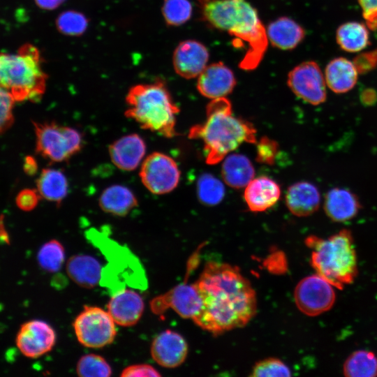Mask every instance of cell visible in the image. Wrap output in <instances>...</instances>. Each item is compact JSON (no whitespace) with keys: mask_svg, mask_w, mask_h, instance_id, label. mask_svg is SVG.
Instances as JSON below:
<instances>
[{"mask_svg":"<svg viewBox=\"0 0 377 377\" xmlns=\"http://www.w3.org/2000/svg\"><path fill=\"white\" fill-rule=\"evenodd\" d=\"M195 284L202 306L193 320L214 335L244 326L256 313L255 290L237 267L209 261Z\"/></svg>","mask_w":377,"mask_h":377,"instance_id":"6da1fadb","label":"cell"},{"mask_svg":"<svg viewBox=\"0 0 377 377\" xmlns=\"http://www.w3.org/2000/svg\"><path fill=\"white\" fill-rule=\"evenodd\" d=\"M202 20L211 27L228 32L248 45L239 64L244 71L254 70L268 45L266 29L256 9L246 0H198Z\"/></svg>","mask_w":377,"mask_h":377,"instance_id":"7a4b0ae2","label":"cell"},{"mask_svg":"<svg viewBox=\"0 0 377 377\" xmlns=\"http://www.w3.org/2000/svg\"><path fill=\"white\" fill-rule=\"evenodd\" d=\"M256 134L253 126L235 117L230 101L221 97L212 99L208 104L206 121L192 126L188 137L202 140L206 162L214 165L242 143H256Z\"/></svg>","mask_w":377,"mask_h":377,"instance_id":"3957f363","label":"cell"},{"mask_svg":"<svg viewBox=\"0 0 377 377\" xmlns=\"http://www.w3.org/2000/svg\"><path fill=\"white\" fill-rule=\"evenodd\" d=\"M126 102L128 108L125 116L135 121L142 128L169 138L177 135L176 115L179 109L164 81L159 79L131 87Z\"/></svg>","mask_w":377,"mask_h":377,"instance_id":"277c9868","label":"cell"},{"mask_svg":"<svg viewBox=\"0 0 377 377\" xmlns=\"http://www.w3.org/2000/svg\"><path fill=\"white\" fill-rule=\"evenodd\" d=\"M305 244L312 250L311 265L316 274L339 290L354 282L358 265L350 230L342 229L327 239L311 235Z\"/></svg>","mask_w":377,"mask_h":377,"instance_id":"5b68a950","label":"cell"},{"mask_svg":"<svg viewBox=\"0 0 377 377\" xmlns=\"http://www.w3.org/2000/svg\"><path fill=\"white\" fill-rule=\"evenodd\" d=\"M47 78L40 52L34 45L24 44L14 54L0 53V87L9 91L15 101H39Z\"/></svg>","mask_w":377,"mask_h":377,"instance_id":"8992f818","label":"cell"},{"mask_svg":"<svg viewBox=\"0 0 377 377\" xmlns=\"http://www.w3.org/2000/svg\"><path fill=\"white\" fill-rule=\"evenodd\" d=\"M36 151L51 162H63L80 151L83 145L81 133L54 121L34 122Z\"/></svg>","mask_w":377,"mask_h":377,"instance_id":"52a82bcc","label":"cell"},{"mask_svg":"<svg viewBox=\"0 0 377 377\" xmlns=\"http://www.w3.org/2000/svg\"><path fill=\"white\" fill-rule=\"evenodd\" d=\"M77 341L84 346L100 348L112 343L117 336L116 323L108 312L84 306L73 323Z\"/></svg>","mask_w":377,"mask_h":377,"instance_id":"ba28073f","label":"cell"},{"mask_svg":"<svg viewBox=\"0 0 377 377\" xmlns=\"http://www.w3.org/2000/svg\"><path fill=\"white\" fill-rule=\"evenodd\" d=\"M294 299L301 312L316 316L329 311L334 304V287L318 274L308 276L296 286Z\"/></svg>","mask_w":377,"mask_h":377,"instance_id":"9c48e42d","label":"cell"},{"mask_svg":"<svg viewBox=\"0 0 377 377\" xmlns=\"http://www.w3.org/2000/svg\"><path fill=\"white\" fill-rule=\"evenodd\" d=\"M143 185L152 193L161 195L174 190L180 179L177 163L170 156L154 152L143 161L140 170Z\"/></svg>","mask_w":377,"mask_h":377,"instance_id":"30bf717a","label":"cell"},{"mask_svg":"<svg viewBox=\"0 0 377 377\" xmlns=\"http://www.w3.org/2000/svg\"><path fill=\"white\" fill-rule=\"evenodd\" d=\"M287 83L292 91L304 101L318 105L327 98L324 74L318 64L306 61L296 66L288 75Z\"/></svg>","mask_w":377,"mask_h":377,"instance_id":"8fae6325","label":"cell"},{"mask_svg":"<svg viewBox=\"0 0 377 377\" xmlns=\"http://www.w3.org/2000/svg\"><path fill=\"white\" fill-rule=\"evenodd\" d=\"M202 299L194 283L183 282L169 291L153 298L150 302L151 311L162 315L171 309L184 318L193 319L200 311Z\"/></svg>","mask_w":377,"mask_h":377,"instance_id":"7c38bea8","label":"cell"},{"mask_svg":"<svg viewBox=\"0 0 377 377\" xmlns=\"http://www.w3.org/2000/svg\"><path fill=\"white\" fill-rule=\"evenodd\" d=\"M56 339V332L51 325L43 320H32L20 327L16 345L26 357L38 358L52 349Z\"/></svg>","mask_w":377,"mask_h":377,"instance_id":"4fadbf2b","label":"cell"},{"mask_svg":"<svg viewBox=\"0 0 377 377\" xmlns=\"http://www.w3.org/2000/svg\"><path fill=\"white\" fill-rule=\"evenodd\" d=\"M188 350L185 339L171 330H166L155 337L150 348L154 360L165 368L180 366L185 361Z\"/></svg>","mask_w":377,"mask_h":377,"instance_id":"5bb4252c","label":"cell"},{"mask_svg":"<svg viewBox=\"0 0 377 377\" xmlns=\"http://www.w3.org/2000/svg\"><path fill=\"white\" fill-rule=\"evenodd\" d=\"M209 51L195 40L182 41L175 49L172 64L177 74L186 79L198 77L207 66Z\"/></svg>","mask_w":377,"mask_h":377,"instance_id":"9a60e30c","label":"cell"},{"mask_svg":"<svg viewBox=\"0 0 377 377\" xmlns=\"http://www.w3.org/2000/svg\"><path fill=\"white\" fill-rule=\"evenodd\" d=\"M236 85L232 70L223 62L211 64L199 75L197 89L204 96L214 99L226 97Z\"/></svg>","mask_w":377,"mask_h":377,"instance_id":"2e32d148","label":"cell"},{"mask_svg":"<svg viewBox=\"0 0 377 377\" xmlns=\"http://www.w3.org/2000/svg\"><path fill=\"white\" fill-rule=\"evenodd\" d=\"M107 309L116 325L131 327L141 318L145 303L139 293L124 288L112 294Z\"/></svg>","mask_w":377,"mask_h":377,"instance_id":"e0dca14e","label":"cell"},{"mask_svg":"<svg viewBox=\"0 0 377 377\" xmlns=\"http://www.w3.org/2000/svg\"><path fill=\"white\" fill-rule=\"evenodd\" d=\"M146 151V145L138 134L124 135L109 147V154L112 163L125 171L135 170L140 163Z\"/></svg>","mask_w":377,"mask_h":377,"instance_id":"ac0fdd59","label":"cell"},{"mask_svg":"<svg viewBox=\"0 0 377 377\" xmlns=\"http://www.w3.org/2000/svg\"><path fill=\"white\" fill-rule=\"evenodd\" d=\"M323 208L332 221L343 223L356 216L361 209V204L358 197L350 190L334 187L326 193Z\"/></svg>","mask_w":377,"mask_h":377,"instance_id":"d6986e66","label":"cell"},{"mask_svg":"<svg viewBox=\"0 0 377 377\" xmlns=\"http://www.w3.org/2000/svg\"><path fill=\"white\" fill-rule=\"evenodd\" d=\"M281 189L279 184L267 177L253 179L246 186L244 198L249 209L264 212L279 200Z\"/></svg>","mask_w":377,"mask_h":377,"instance_id":"ffe728a7","label":"cell"},{"mask_svg":"<svg viewBox=\"0 0 377 377\" xmlns=\"http://www.w3.org/2000/svg\"><path fill=\"white\" fill-rule=\"evenodd\" d=\"M286 204L293 214L300 217L307 216L318 209L320 194L314 184L299 182L288 188Z\"/></svg>","mask_w":377,"mask_h":377,"instance_id":"44dd1931","label":"cell"},{"mask_svg":"<svg viewBox=\"0 0 377 377\" xmlns=\"http://www.w3.org/2000/svg\"><path fill=\"white\" fill-rule=\"evenodd\" d=\"M66 269L69 278L84 288H93L101 281L103 269L95 258L86 254H77L67 261Z\"/></svg>","mask_w":377,"mask_h":377,"instance_id":"7402d4cb","label":"cell"},{"mask_svg":"<svg viewBox=\"0 0 377 377\" xmlns=\"http://www.w3.org/2000/svg\"><path fill=\"white\" fill-rule=\"evenodd\" d=\"M358 72L353 61L344 57L331 60L325 71V79L328 88L336 94L350 91L356 84Z\"/></svg>","mask_w":377,"mask_h":377,"instance_id":"603a6c76","label":"cell"},{"mask_svg":"<svg viewBox=\"0 0 377 377\" xmlns=\"http://www.w3.org/2000/svg\"><path fill=\"white\" fill-rule=\"evenodd\" d=\"M269 42L281 50H292L304 38V29L295 20L281 17L272 22L267 28Z\"/></svg>","mask_w":377,"mask_h":377,"instance_id":"cb8c5ba5","label":"cell"},{"mask_svg":"<svg viewBox=\"0 0 377 377\" xmlns=\"http://www.w3.org/2000/svg\"><path fill=\"white\" fill-rule=\"evenodd\" d=\"M99 206L106 213L124 216L138 205V200L131 189L122 185L106 188L98 200Z\"/></svg>","mask_w":377,"mask_h":377,"instance_id":"d4e9b609","label":"cell"},{"mask_svg":"<svg viewBox=\"0 0 377 377\" xmlns=\"http://www.w3.org/2000/svg\"><path fill=\"white\" fill-rule=\"evenodd\" d=\"M254 168L250 160L239 154L228 156L222 164L221 175L224 182L230 187H245L253 179Z\"/></svg>","mask_w":377,"mask_h":377,"instance_id":"484cf974","label":"cell"},{"mask_svg":"<svg viewBox=\"0 0 377 377\" xmlns=\"http://www.w3.org/2000/svg\"><path fill=\"white\" fill-rule=\"evenodd\" d=\"M36 186L40 197L57 204L63 201L68 191L66 175L55 168L43 169L36 180Z\"/></svg>","mask_w":377,"mask_h":377,"instance_id":"4316f807","label":"cell"},{"mask_svg":"<svg viewBox=\"0 0 377 377\" xmlns=\"http://www.w3.org/2000/svg\"><path fill=\"white\" fill-rule=\"evenodd\" d=\"M369 27L358 22H347L340 25L336 32L339 46L348 52H358L369 43Z\"/></svg>","mask_w":377,"mask_h":377,"instance_id":"83f0119b","label":"cell"},{"mask_svg":"<svg viewBox=\"0 0 377 377\" xmlns=\"http://www.w3.org/2000/svg\"><path fill=\"white\" fill-rule=\"evenodd\" d=\"M343 372L348 377L377 376V356L370 350H355L346 359Z\"/></svg>","mask_w":377,"mask_h":377,"instance_id":"f1b7e54d","label":"cell"},{"mask_svg":"<svg viewBox=\"0 0 377 377\" xmlns=\"http://www.w3.org/2000/svg\"><path fill=\"white\" fill-rule=\"evenodd\" d=\"M37 260L43 270L48 272H58L64 263V248L59 241L51 239L40 247Z\"/></svg>","mask_w":377,"mask_h":377,"instance_id":"f546056e","label":"cell"},{"mask_svg":"<svg viewBox=\"0 0 377 377\" xmlns=\"http://www.w3.org/2000/svg\"><path fill=\"white\" fill-rule=\"evenodd\" d=\"M197 192L200 201L207 205L219 204L225 195L223 183L211 174L202 175L197 184Z\"/></svg>","mask_w":377,"mask_h":377,"instance_id":"4dcf8cb0","label":"cell"},{"mask_svg":"<svg viewBox=\"0 0 377 377\" xmlns=\"http://www.w3.org/2000/svg\"><path fill=\"white\" fill-rule=\"evenodd\" d=\"M76 372L79 376L82 377H108L112 375V370L104 357L90 353L79 359L76 366Z\"/></svg>","mask_w":377,"mask_h":377,"instance_id":"1f68e13d","label":"cell"},{"mask_svg":"<svg viewBox=\"0 0 377 377\" xmlns=\"http://www.w3.org/2000/svg\"><path fill=\"white\" fill-rule=\"evenodd\" d=\"M58 31L68 36H79L83 34L88 27L87 17L80 12L68 10L61 13L56 19Z\"/></svg>","mask_w":377,"mask_h":377,"instance_id":"d6a6232c","label":"cell"},{"mask_svg":"<svg viewBox=\"0 0 377 377\" xmlns=\"http://www.w3.org/2000/svg\"><path fill=\"white\" fill-rule=\"evenodd\" d=\"M193 7L188 0H164L161 12L169 26H180L191 17Z\"/></svg>","mask_w":377,"mask_h":377,"instance_id":"836d02e7","label":"cell"},{"mask_svg":"<svg viewBox=\"0 0 377 377\" xmlns=\"http://www.w3.org/2000/svg\"><path fill=\"white\" fill-rule=\"evenodd\" d=\"M251 376H290V368L281 360L268 357L255 364Z\"/></svg>","mask_w":377,"mask_h":377,"instance_id":"e575fe53","label":"cell"},{"mask_svg":"<svg viewBox=\"0 0 377 377\" xmlns=\"http://www.w3.org/2000/svg\"><path fill=\"white\" fill-rule=\"evenodd\" d=\"M15 98L7 90L0 87V133L8 129L13 123V110Z\"/></svg>","mask_w":377,"mask_h":377,"instance_id":"d590c367","label":"cell"},{"mask_svg":"<svg viewBox=\"0 0 377 377\" xmlns=\"http://www.w3.org/2000/svg\"><path fill=\"white\" fill-rule=\"evenodd\" d=\"M278 151V143L264 136L260 138L257 144L256 160L262 163L272 165L274 163Z\"/></svg>","mask_w":377,"mask_h":377,"instance_id":"8d00e7d4","label":"cell"},{"mask_svg":"<svg viewBox=\"0 0 377 377\" xmlns=\"http://www.w3.org/2000/svg\"><path fill=\"white\" fill-rule=\"evenodd\" d=\"M353 64L358 73H366L374 69L377 66V48L358 54L353 60Z\"/></svg>","mask_w":377,"mask_h":377,"instance_id":"74e56055","label":"cell"},{"mask_svg":"<svg viewBox=\"0 0 377 377\" xmlns=\"http://www.w3.org/2000/svg\"><path fill=\"white\" fill-rule=\"evenodd\" d=\"M120 376L121 377H158L161 374L148 364H136L125 367Z\"/></svg>","mask_w":377,"mask_h":377,"instance_id":"f35d334b","label":"cell"},{"mask_svg":"<svg viewBox=\"0 0 377 377\" xmlns=\"http://www.w3.org/2000/svg\"><path fill=\"white\" fill-rule=\"evenodd\" d=\"M40 197L37 190L23 189L16 197V205L22 210L31 211L38 205Z\"/></svg>","mask_w":377,"mask_h":377,"instance_id":"ab89813d","label":"cell"},{"mask_svg":"<svg viewBox=\"0 0 377 377\" xmlns=\"http://www.w3.org/2000/svg\"><path fill=\"white\" fill-rule=\"evenodd\" d=\"M360 6L366 24L371 30L377 29V0H356Z\"/></svg>","mask_w":377,"mask_h":377,"instance_id":"60d3db41","label":"cell"},{"mask_svg":"<svg viewBox=\"0 0 377 377\" xmlns=\"http://www.w3.org/2000/svg\"><path fill=\"white\" fill-rule=\"evenodd\" d=\"M36 5L45 10H54L60 6L66 0H34Z\"/></svg>","mask_w":377,"mask_h":377,"instance_id":"b9f144b4","label":"cell"},{"mask_svg":"<svg viewBox=\"0 0 377 377\" xmlns=\"http://www.w3.org/2000/svg\"><path fill=\"white\" fill-rule=\"evenodd\" d=\"M38 170L37 162L32 156H27L24 163V170L29 175H34Z\"/></svg>","mask_w":377,"mask_h":377,"instance_id":"7bdbcfd3","label":"cell"},{"mask_svg":"<svg viewBox=\"0 0 377 377\" xmlns=\"http://www.w3.org/2000/svg\"><path fill=\"white\" fill-rule=\"evenodd\" d=\"M363 92L364 93L362 96V100L364 103H371L376 99V95L374 91H372L371 90H365Z\"/></svg>","mask_w":377,"mask_h":377,"instance_id":"ee69618b","label":"cell"}]
</instances>
